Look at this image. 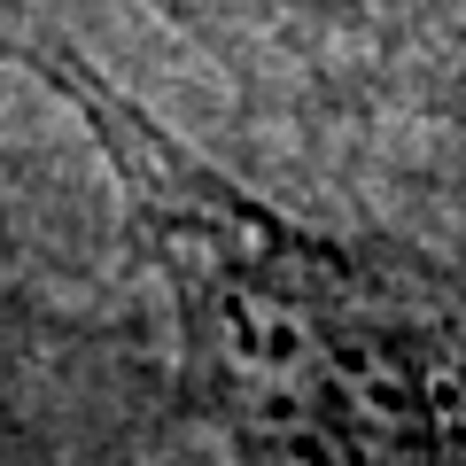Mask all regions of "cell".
Returning <instances> with one entry per match:
<instances>
[{
	"instance_id": "1",
	"label": "cell",
	"mask_w": 466,
	"mask_h": 466,
	"mask_svg": "<svg viewBox=\"0 0 466 466\" xmlns=\"http://www.w3.org/2000/svg\"><path fill=\"white\" fill-rule=\"evenodd\" d=\"M8 55L109 164L187 397L233 466H466V288L272 210L70 39L16 32Z\"/></svg>"
},
{
	"instance_id": "2",
	"label": "cell",
	"mask_w": 466,
	"mask_h": 466,
	"mask_svg": "<svg viewBox=\"0 0 466 466\" xmlns=\"http://www.w3.org/2000/svg\"><path fill=\"white\" fill-rule=\"evenodd\" d=\"M156 16L171 24H195V32H226V24H241L249 8H265V0H148Z\"/></svg>"
}]
</instances>
